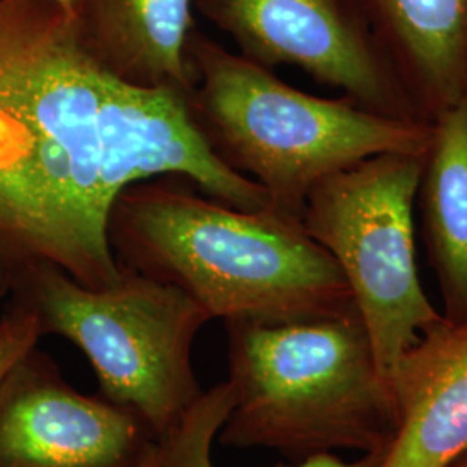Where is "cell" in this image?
<instances>
[{
  "label": "cell",
  "instance_id": "obj_14",
  "mask_svg": "<svg viewBox=\"0 0 467 467\" xmlns=\"http://www.w3.org/2000/svg\"><path fill=\"white\" fill-rule=\"evenodd\" d=\"M38 318L28 305L11 298L0 317V383L17 360L42 337Z\"/></svg>",
  "mask_w": 467,
  "mask_h": 467
},
{
  "label": "cell",
  "instance_id": "obj_15",
  "mask_svg": "<svg viewBox=\"0 0 467 467\" xmlns=\"http://www.w3.org/2000/svg\"><path fill=\"white\" fill-rule=\"evenodd\" d=\"M447 467H467V451L466 453H462L459 459H455V461Z\"/></svg>",
  "mask_w": 467,
  "mask_h": 467
},
{
  "label": "cell",
  "instance_id": "obj_3",
  "mask_svg": "<svg viewBox=\"0 0 467 467\" xmlns=\"http://www.w3.org/2000/svg\"><path fill=\"white\" fill-rule=\"evenodd\" d=\"M233 407L223 447L293 461L337 451L384 453L397 428L391 386L355 305L287 322H227Z\"/></svg>",
  "mask_w": 467,
  "mask_h": 467
},
{
  "label": "cell",
  "instance_id": "obj_2",
  "mask_svg": "<svg viewBox=\"0 0 467 467\" xmlns=\"http://www.w3.org/2000/svg\"><path fill=\"white\" fill-rule=\"evenodd\" d=\"M200 192L181 175L125 187L108 220L118 265L184 291L225 324L320 317L355 305L341 268L301 218Z\"/></svg>",
  "mask_w": 467,
  "mask_h": 467
},
{
  "label": "cell",
  "instance_id": "obj_10",
  "mask_svg": "<svg viewBox=\"0 0 467 467\" xmlns=\"http://www.w3.org/2000/svg\"><path fill=\"white\" fill-rule=\"evenodd\" d=\"M69 9L85 50L119 82L187 99L194 0H71Z\"/></svg>",
  "mask_w": 467,
  "mask_h": 467
},
{
  "label": "cell",
  "instance_id": "obj_8",
  "mask_svg": "<svg viewBox=\"0 0 467 467\" xmlns=\"http://www.w3.org/2000/svg\"><path fill=\"white\" fill-rule=\"evenodd\" d=\"M154 445L142 419L75 389L36 347L0 383V467H146Z\"/></svg>",
  "mask_w": 467,
  "mask_h": 467
},
{
  "label": "cell",
  "instance_id": "obj_4",
  "mask_svg": "<svg viewBox=\"0 0 467 467\" xmlns=\"http://www.w3.org/2000/svg\"><path fill=\"white\" fill-rule=\"evenodd\" d=\"M187 59L196 84L185 106L206 148L262 185L284 215L301 218L310 191L343 168L384 152L422 154L430 144V121L383 117L347 96L306 94L198 28Z\"/></svg>",
  "mask_w": 467,
  "mask_h": 467
},
{
  "label": "cell",
  "instance_id": "obj_16",
  "mask_svg": "<svg viewBox=\"0 0 467 467\" xmlns=\"http://www.w3.org/2000/svg\"><path fill=\"white\" fill-rule=\"evenodd\" d=\"M146 467H154V455H152V457H150V462H148V466Z\"/></svg>",
  "mask_w": 467,
  "mask_h": 467
},
{
  "label": "cell",
  "instance_id": "obj_12",
  "mask_svg": "<svg viewBox=\"0 0 467 467\" xmlns=\"http://www.w3.org/2000/svg\"><path fill=\"white\" fill-rule=\"evenodd\" d=\"M431 125L416 201L441 314L459 322L467 318V92Z\"/></svg>",
  "mask_w": 467,
  "mask_h": 467
},
{
  "label": "cell",
  "instance_id": "obj_13",
  "mask_svg": "<svg viewBox=\"0 0 467 467\" xmlns=\"http://www.w3.org/2000/svg\"><path fill=\"white\" fill-rule=\"evenodd\" d=\"M233 407V393L227 381L204 389L184 416L156 438L154 467H215L213 445ZM384 453H366L345 461L336 453L316 455L284 467H378Z\"/></svg>",
  "mask_w": 467,
  "mask_h": 467
},
{
  "label": "cell",
  "instance_id": "obj_1",
  "mask_svg": "<svg viewBox=\"0 0 467 467\" xmlns=\"http://www.w3.org/2000/svg\"><path fill=\"white\" fill-rule=\"evenodd\" d=\"M163 175L239 210L270 208L262 185L206 148L184 98L100 67L63 2L0 0V296L38 267L92 289L115 283L111 208Z\"/></svg>",
  "mask_w": 467,
  "mask_h": 467
},
{
  "label": "cell",
  "instance_id": "obj_7",
  "mask_svg": "<svg viewBox=\"0 0 467 467\" xmlns=\"http://www.w3.org/2000/svg\"><path fill=\"white\" fill-rule=\"evenodd\" d=\"M194 9L256 65L300 67L368 111L420 119L355 0H194Z\"/></svg>",
  "mask_w": 467,
  "mask_h": 467
},
{
  "label": "cell",
  "instance_id": "obj_6",
  "mask_svg": "<svg viewBox=\"0 0 467 467\" xmlns=\"http://www.w3.org/2000/svg\"><path fill=\"white\" fill-rule=\"evenodd\" d=\"M422 154L384 152L336 171L310 191L301 215L341 268L388 383L401 355L443 318L416 260Z\"/></svg>",
  "mask_w": 467,
  "mask_h": 467
},
{
  "label": "cell",
  "instance_id": "obj_9",
  "mask_svg": "<svg viewBox=\"0 0 467 467\" xmlns=\"http://www.w3.org/2000/svg\"><path fill=\"white\" fill-rule=\"evenodd\" d=\"M397 428L378 467H447L467 451V318H441L393 368Z\"/></svg>",
  "mask_w": 467,
  "mask_h": 467
},
{
  "label": "cell",
  "instance_id": "obj_5",
  "mask_svg": "<svg viewBox=\"0 0 467 467\" xmlns=\"http://www.w3.org/2000/svg\"><path fill=\"white\" fill-rule=\"evenodd\" d=\"M9 296L32 308L44 336L82 351L100 395L134 412L156 438L204 391L192 347L212 318L173 285L119 265L115 283L92 289L59 268L38 267Z\"/></svg>",
  "mask_w": 467,
  "mask_h": 467
},
{
  "label": "cell",
  "instance_id": "obj_11",
  "mask_svg": "<svg viewBox=\"0 0 467 467\" xmlns=\"http://www.w3.org/2000/svg\"><path fill=\"white\" fill-rule=\"evenodd\" d=\"M422 121L467 92V0H355Z\"/></svg>",
  "mask_w": 467,
  "mask_h": 467
},
{
  "label": "cell",
  "instance_id": "obj_17",
  "mask_svg": "<svg viewBox=\"0 0 467 467\" xmlns=\"http://www.w3.org/2000/svg\"><path fill=\"white\" fill-rule=\"evenodd\" d=\"M59 2H63V4H65V5H67V7H69V5H71V0H59Z\"/></svg>",
  "mask_w": 467,
  "mask_h": 467
}]
</instances>
